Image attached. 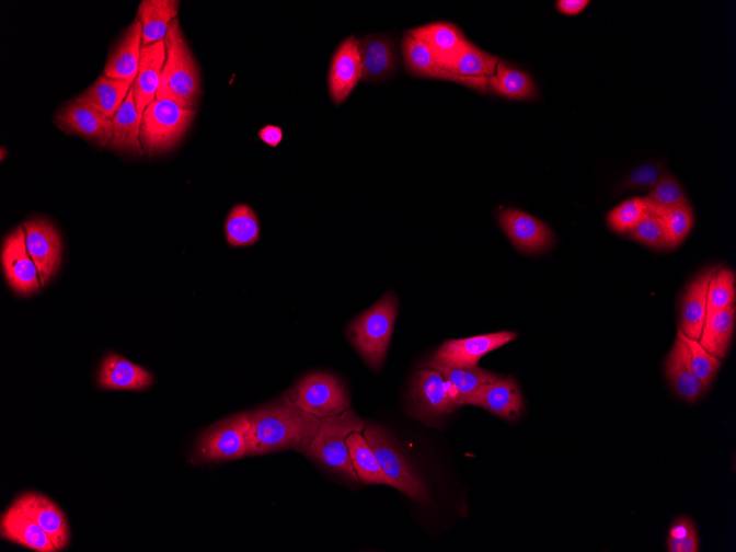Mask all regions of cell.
Returning a JSON list of instances; mask_svg holds the SVG:
<instances>
[{"instance_id": "obj_14", "label": "cell", "mask_w": 736, "mask_h": 552, "mask_svg": "<svg viewBox=\"0 0 736 552\" xmlns=\"http://www.w3.org/2000/svg\"><path fill=\"white\" fill-rule=\"evenodd\" d=\"M499 223L511 243L524 253L536 254L555 243L551 230L537 218L515 209L499 215Z\"/></svg>"}, {"instance_id": "obj_8", "label": "cell", "mask_w": 736, "mask_h": 552, "mask_svg": "<svg viewBox=\"0 0 736 552\" xmlns=\"http://www.w3.org/2000/svg\"><path fill=\"white\" fill-rule=\"evenodd\" d=\"M286 398L300 411L321 419L337 416L350 405L343 384L329 373L306 377Z\"/></svg>"}, {"instance_id": "obj_18", "label": "cell", "mask_w": 736, "mask_h": 552, "mask_svg": "<svg viewBox=\"0 0 736 552\" xmlns=\"http://www.w3.org/2000/svg\"><path fill=\"white\" fill-rule=\"evenodd\" d=\"M0 533L11 542L37 552H57L51 537L15 503L0 519Z\"/></svg>"}, {"instance_id": "obj_45", "label": "cell", "mask_w": 736, "mask_h": 552, "mask_svg": "<svg viewBox=\"0 0 736 552\" xmlns=\"http://www.w3.org/2000/svg\"><path fill=\"white\" fill-rule=\"evenodd\" d=\"M258 136L268 146L277 147L283 140L284 134L280 127L268 125L260 130Z\"/></svg>"}, {"instance_id": "obj_34", "label": "cell", "mask_w": 736, "mask_h": 552, "mask_svg": "<svg viewBox=\"0 0 736 552\" xmlns=\"http://www.w3.org/2000/svg\"><path fill=\"white\" fill-rule=\"evenodd\" d=\"M499 61L497 57L470 43L447 70L456 77L487 83L488 79L495 74Z\"/></svg>"}, {"instance_id": "obj_28", "label": "cell", "mask_w": 736, "mask_h": 552, "mask_svg": "<svg viewBox=\"0 0 736 552\" xmlns=\"http://www.w3.org/2000/svg\"><path fill=\"white\" fill-rule=\"evenodd\" d=\"M179 4L174 0H143L138 9L142 48L164 42L172 22L176 20Z\"/></svg>"}, {"instance_id": "obj_39", "label": "cell", "mask_w": 736, "mask_h": 552, "mask_svg": "<svg viewBox=\"0 0 736 552\" xmlns=\"http://www.w3.org/2000/svg\"><path fill=\"white\" fill-rule=\"evenodd\" d=\"M645 199L651 210H666L689 204L680 183L666 171Z\"/></svg>"}, {"instance_id": "obj_40", "label": "cell", "mask_w": 736, "mask_h": 552, "mask_svg": "<svg viewBox=\"0 0 736 552\" xmlns=\"http://www.w3.org/2000/svg\"><path fill=\"white\" fill-rule=\"evenodd\" d=\"M648 211L645 198H633L608 215V225L619 234H629L647 216Z\"/></svg>"}, {"instance_id": "obj_31", "label": "cell", "mask_w": 736, "mask_h": 552, "mask_svg": "<svg viewBox=\"0 0 736 552\" xmlns=\"http://www.w3.org/2000/svg\"><path fill=\"white\" fill-rule=\"evenodd\" d=\"M421 367L434 368V370L440 372L448 380V382L451 384L453 389L457 404L459 405V407L461 401L467 396L471 395L479 388L488 383L496 382L497 380L503 378L502 376L482 370V368L479 367L460 368L438 364L430 359L425 364L421 365Z\"/></svg>"}, {"instance_id": "obj_15", "label": "cell", "mask_w": 736, "mask_h": 552, "mask_svg": "<svg viewBox=\"0 0 736 552\" xmlns=\"http://www.w3.org/2000/svg\"><path fill=\"white\" fill-rule=\"evenodd\" d=\"M56 123L68 134L81 136L105 147L113 134V120L87 103L74 101L57 116Z\"/></svg>"}, {"instance_id": "obj_43", "label": "cell", "mask_w": 736, "mask_h": 552, "mask_svg": "<svg viewBox=\"0 0 736 552\" xmlns=\"http://www.w3.org/2000/svg\"><path fill=\"white\" fill-rule=\"evenodd\" d=\"M697 536L698 533L693 521L687 517H681L675 521L669 530L667 547Z\"/></svg>"}, {"instance_id": "obj_12", "label": "cell", "mask_w": 736, "mask_h": 552, "mask_svg": "<svg viewBox=\"0 0 736 552\" xmlns=\"http://www.w3.org/2000/svg\"><path fill=\"white\" fill-rule=\"evenodd\" d=\"M27 250L34 260L44 287L61 265L62 242L57 229L47 220L35 219L24 223Z\"/></svg>"}, {"instance_id": "obj_32", "label": "cell", "mask_w": 736, "mask_h": 552, "mask_svg": "<svg viewBox=\"0 0 736 552\" xmlns=\"http://www.w3.org/2000/svg\"><path fill=\"white\" fill-rule=\"evenodd\" d=\"M487 88L493 93L517 101L534 100L538 96L531 77L499 61L495 74L488 79Z\"/></svg>"}, {"instance_id": "obj_10", "label": "cell", "mask_w": 736, "mask_h": 552, "mask_svg": "<svg viewBox=\"0 0 736 552\" xmlns=\"http://www.w3.org/2000/svg\"><path fill=\"white\" fill-rule=\"evenodd\" d=\"M2 266L11 288L21 296L39 291L42 286L39 271L32 258L23 227L14 230L2 248Z\"/></svg>"}, {"instance_id": "obj_29", "label": "cell", "mask_w": 736, "mask_h": 552, "mask_svg": "<svg viewBox=\"0 0 736 552\" xmlns=\"http://www.w3.org/2000/svg\"><path fill=\"white\" fill-rule=\"evenodd\" d=\"M133 84L101 76L77 101L87 103L112 119L126 100Z\"/></svg>"}, {"instance_id": "obj_17", "label": "cell", "mask_w": 736, "mask_h": 552, "mask_svg": "<svg viewBox=\"0 0 736 552\" xmlns=\"http://www.w3.org/2000/svg\"><path fill=\"white\" fill-rule=\"evenodd\" d=\"M14 503L51 537L58 551L68 545L70 530L67 518L50 498L41 493L27 492Z\"/></svg>"}, {"instance_id": "obj_1", "label": "cell", "mask_w": 736, "mask_h": 552, "mask_svg": "<svg viewBox=\"0 0 736 552\" xmlns=\"http://www.w3.org/2000/svg\"><path fill=\"white\" fill-rule=\"evenodd\" d=\"M322 421L300 411L287 398L249 412V457L285 450L304 453Z\"/></svg>"}, {"instance_id": "obj_4", "label": "cell", "mask_w": 736, "mask_h": 552, "mask_svg": "<svg viewBox=\"0 0 736 552\" xmlns=\"http://www.w3.org/2000/svg\"><path fill=\"white\" fill-rule=\"evenodd\" d=\"M365 424V421L349 410L337 416L324 418L303 455L340 476L359 483L346 439L353 433L363 432Z\"/></svg>"}, {"instance_id": "obj_11", "label": "cell", "mask_w": 736, "mask_h": 552, "mask_svg": "<svg viewBox=\"0 0 736 552\" xmlns=\"http://www.w3.org/2000/svg\"><path fill=\"white\" fill-rule=\"evenodd\" d=\"M517 336L516 332L503 331L446 341L430 360L453 367L474 368L483 356L510 343Z\"/></svg>"}, {"instance_id": "obj_6", "label": "cell", "mask_w": 736, "mask_h": 552, "mask_svg": "<svg viewBox=\"0 0 736 552\" xmlns=\"http://www.w3.org/2000/svg\"><path fill=\"white\" fill-rule=\"evenodd\" d=\"M196 116L170 100H154L142 113L140 140L148 153L163 152L186 134Z\"/></svg>"}, {"instance_id": "obj_30", "label": "cell", "mask_w": 736, "mask_h": 552, "mask_svg": "<svg viewBox=\"0 0 736 552\" xmlns=\"http://www.w3.org/2000/svg\"><path fill=\"white\" fill-rule=\"evenodd\" d=\"M735 307L706 314L699 338L701 346L718 359L725 358L735 329Z\"/></svg>"}, {"instance_id": "obj_16", "label": "cell", "mask_w": 736, "mask_h": 552, "mask_svg": "<svg viewBox=\"0 0 736 552\" xmlns=\"http://www.w3.org/2000/svg\"><path fill=\"white\" fill-rule=\"evenodd\" d=\"M359 43L348 37L336 50L330 69L329 90L335 104H342L361 79Z\"/></svg>"}, {"instance_id": "obj_35", "label": "cell", "mask_w": 736, "mask_h": 552, "mask_svg": "<svg viewBox=\"0 0 736 552\" xmlns=\"http://www.w3.org/2000/svg\"><path fill=\"white\" fill-rule=\"evenodd\" d=\"M260 222L256 214L246 205L235 206L226 222L228 243L233 248L255 244L260 239Z\"/></svg>"}, {"instance_id": "obj_41", "label": "cell", "mask_w": 736, "mask_h": 552, "mask_svg": "<svg viewBox=\"0 0 736 552\" xmlns=\"http://www.w3.org/2000/svg\"><path fill=\"white\" fill-rule=\"evenodd\" d=\"M629 234L632 240L648 248L669 250L663 221L652 211H648L647 216Z\"/></svg>"}, {"instance_id": "obj_5", "label": "cell", "mask_w": 736, "mask_h": 552, "mask_svg": "<svg viewBox=\"0 0 736 552\" xmlns=\"http://www.w3.org/2000/svg\"><path fill=\"white\" fill-rule=\"evenodd\" d=\"M363 432L365 440L372 448L393 486L413 499L428 503L427 486L390 433L375 424H368Z\"/></svg>"}, {"instance_id": "obj_24", "label": "cell", "mask_w": 736, "mask_h": 552, "mask_svg": "<svg viewBox=\"0 0 736 552\" xmlns=\"http://www.w3.org/2000/svg\"><path fill=\"white\" fill-rule=\"evenodd\" d=\"M164 61V42L141 49L139 70L133 85L135 102L141 115L156 100Z\"/></svg>"}, {"instance_id": "obj_37", "label": "cell", "mask_w": 736, "mask_h": 552, "mask_svg": "<svg viewBox=\"0 0 736 552\" xmlns=\"http://www.w3.org/2000/svg\"><path fill=\"white\" fill-rule=\"evenodd\" d=\"M649 211L660 217L669 251L682 244L693 226V212L690 205L686 204L666 210L649 209Z\"/></svg>"}, {"instance_id": "obj_23", "label": "cell", "mask_w": 736, "mask_h": 552, "mask_svg": "<svg viewBox=\"0 0 736 552\" xmlns=\"http://www.w3.org/2000/svg\"><path fill=\"white\" fill-rule=\"evenodd\" d=\"M142 49V24L137 19L126 31L111 55L103 74L110 79L127 81L134 85Z\"/></svg>"}, {"instance_id": "obj_38", "label": "cell", "mask_w": 736, "mask_h": 552, "mask_svg": "<svg viewBox=\"0 0 736 552\" xmlns=\"http://www.w3.org/2000/svg\"><path fill=\"white\" fill-rule=\"evenodd\" d=\"M677 336L687 345L693 372L706 392L720 370L721 359L706 352L699 341L686 336L680 326Z\"/></svg>"}, {"instance_id": "obj_22", "label": "cell", "mask_w": 736, "mask_h": 552, "mask_svg": "<svg viewBox=\"0 0 736 552\" xmlns=\"http://www.w3.org/2000/svg\"><path fill=\"white\" fill-rule=\"evenodd\" d=\"M665 375L675 393L688 403L697 402L705 392L693 372L689 349L678 336L665 361Z\"/></svg>"}, {"instance_id": "obj_25", "label": "cell", "mask_w": 736, "mask_h": 552, "mask_svg": "<svg viewBox=\"0 0 736 552\" xmlns=\"http://www.w3.org/2000/svg\"><path fill=\"white\" fill-rule=\"evenodd\" d=\"M361 79L381 81L394 74L398 55L392 39L381 36L366 37L359 43Z\"/></svg>"}, {"instance_id": "obj_21", "label": "cell", "mask_w": 736, "mask_h": 552, "mask_svg": "<svg viewBox=\"0 0 736 552\" xmlns=\"http://www.w3.org/2000/svg\"><path fill=\"white\" fill-rule=\"evenodd\" d=\"M407 34L424 44L446 69L470 44L456 25L448 23L429 24Z\"/></svg>"}, {"instance_id": "obj_13", "label": "cell", "mask_w": 736, "mask_h": 552, "mask_svg": "<svg viewBox=\"0 0 736 552\" xmlns=\"http://www.w3.org/2000/svg\"><path fill=\"white\" fill-rule=\"evenodd\" d=\"M465 405L482 407L507 421L518 419L524 411L520 389L511 377L479 388L461 401L460 407Z\"/></svg>"}, {"instance_id": "obj_3", "label": "cell", "mask_w": 736, "mask_h": 552, "mask_svg": "<svg viewBox=\"0 0 736 552\" xmlns=\"http://www.w3.org/2000/svg\"><path fill=\"white\" fill-rule=\"evenodd\" d=\"M398 311V298L390 292L348 326L349 341L366 364L377 372L384 365Z\"/></svg>"}, {"instance_id": "obj_42", "label": "cell", "mask_w": 736, "mask_h": 552, "mask_svg": "<svg viewBox=\"0 0 736 552\" xmlns=\"http://www.w3.org/2000/svg\"><path fill=\"white\" fill-rule=\"evenodd\" d=\"M660 163H646L634 169L623 183V191H653L664 173Z\"/></svg>"}, {"instance_id": "obj_19", "label": "cell", "mask_w": 736, "mask_h": 552, "mask_svg": "<svg viewBox=\"0 0 736 552\" xmlns=\"http://www.w3.org/2000/svg\"><path fill=\"white\" fill-rule=\"evenodd\" d=\"M153 377L143 367L127 358L111 353L102 361L99 372V386L107 391L139 392L150 388Z\"/></svg>"}, {"instance_id": "obj_36", "label": "cell", "mask_w": 736, "mask_h": 552, "mask_svg": "<svg viewBox=\"0 0 736 552\" xmlns=\"http://www.w3.org/2000/svg\"><path fill=\"white\" fill-rule=\"evenodd\" d=\"M735 284L734 272L728 268H715L708 287L706 314L735 307Z\"/></svg>"}, {"instance_id": "obj_44", "label": "cell", "mask_w": 736, "mask_h": 552, "mask_svg": "<svg viewBox=\"0 0 736 552\" xmlns=\"http://www.w3.org/2000/svg\"><path fill=\"white\" fill-rule=\"evenodd\" d=\"M589 4L588 0H560L557 10L564 15L576 16L583 13Z\"/></svg>"}, {"instance_id": "obj_9", "label": "cell", "mask_w": 736, "mask_h": 552, "mask_svg": "<svg viewBox=\"0 0 736 552\" xmlns=\"http://www.w3.org/2000/svg\"><path fill=\"white\" fill-rule=\"evenodd\" d=\"M413 410L418 419L430 423L457 411L451 384L437 370L423 367L415 376L411 390Z\"/></svg>"}, {"instance_id": "obj_20", "label": "cell", "mask_w": 736, "mask_h": 552, "mask_svg": "<svg viewBox=\"0 0 736 552\" xmlns=\"http://www.w3.org/2000/svg\"><path fill=\"white\" fill-rule=\"evenodd\" d=\"M403 53L407 70L417 77L452 81L479 92H487V83L451 74L421 42L406 34Z\"/></svg>"}, {"instance_id": "obj_26", "label": "cell", "mask_w": 736, "mask_h": 552, "mask_svg": "<svg viewBox=\"0 0 736 552\" xmlns=\"http://www.w3.org/2000/svg\"><path fill=\"white\" fill-rule=\"evenodd\" d=\"M715 268L708 269L693 279L681 299L680 329L691 340L699 341L706 317L708 287Z\"/></svg>"}, {"instance_id": "obj_27", "label": "cell", "mask_w": 736, "mask_h": 552, "mask_svg": "<svg viewBox=\"0 0 736 552\" xmlns=\"http://www.w3.org/2000/svg\"><path fill=\"white\" fill-rule=\"evenodd\" d=\"M141 117L131 88L126 100L112 118L113 134L108 147L117 151L141 154Z\"/></svg>"}, {"instance_id": "obj_2", "label": "cell", "mask_w": 736, "mask_h": 552, "mask_svg": "<svg viewBox=\"0 0 736 552\" xmlns=\"http://www.w3.org/2000/svg\"><path fill=\"white\" fill-rule=\"evenodd\" d=\"M165 61L156 100H170L187 110H195L202 94L200 73L177 20L164 39Z\"/></svg>"}, {"instance_id": "obj_33", "label": "cell", "mask_w": 736, "mask_h": 552, "mask_svg": "<svg viewBox=\"0 0 736 552\" xmlns=\"http://www.w3.org/2000/svg\"><path fill=\"white\" fill-rule=\"evenodd\" d=\"M346 444L354 470L363 483L393 486L392 481L382 470L372 448L367 444L361 432L350 434L346 439Z\"/></svg>"}, {"instance_id": "obj_7", "label": "cell", "mask_w": 736, "mask_h": 552, "mask_svg": "<svg viewBox=\"0 0 736 552\" xmlns=\"http://www.w3.org/2000/svg\"><path fill=\"white\" fill-rule=\"evenodd\" d=\"M249 413H241L217 423L199 438L194 463H217L249 457Z\"/></svg>"}]
</instances>
